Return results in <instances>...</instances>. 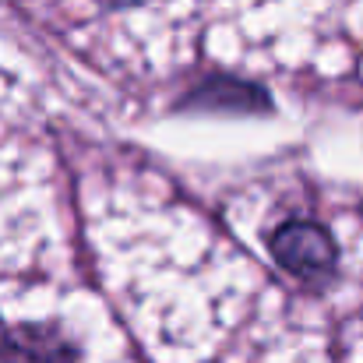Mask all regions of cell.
Returning a JSON list of instances; mask_svg holds the SVG:
<instances>
[{
  "mask_svg": "<svg viewBox=\"0 0 363 363\" xmlns=\"http://www.w3.org/2000/svg\"><path fill=\"white\" fill-rule=\"evenodd\" d=\"M261 247L282 272H289V279L311 289H328L339 279V240L318 216L303 208V201H293L289 212L268 216Z\"/></svg>",
  "mask_w": 363,
  "mask_h": 363,
  "instance_id": "cell-1",
  "label": "cell"
},
{
  "mask_svg": "<svg viewBox=\"0 0 363 363\" xmlns=\"http://www.w3.org/2000/svg\"><path fill=\"white\" fill-rule=\"evenodd\" d=\"M0 363H82V350L60 321L28 318L0 332Z\"/></svg>",
  "mask_w": 363,
  "mask_h": 363,
  "instance_id": "cell-2",
  "label": "cell"
}]
</instances>
